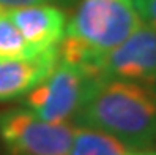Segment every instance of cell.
<instances>
[{
	"instance_id": "6da1fadb",
	"label": "cell",
	"mask_w": 156,
	"mask_h": 155,
	"mask_svg": "<svg viewBox=\"0 0 156 155\" xmlns=\"http://www.w3.org/2000/svg\"><path fill=\"white\" fill-rule=\"evenodd\" d=\"M74 125L106 131L134 150L156 149V84L99 81L77 113Z\"/></svg>"
},
{
	"instance_id": "7a4b0ae2",
	"label": "cell",
	"mask_w": 156,
	"mask_h": 155,
	"mask_svg": "<svg viewBox=\"0 0 156 155\" xmlns=\"http://www.w3.org/2000/svg\"><path fill=\"white\" fill-rule=\"evenodd\" d=\"M142 24L134 0H80L58 44V57L98 75L101 59Z\"/></svg>"
},
{
	"instance_id": "3957f363",
	"label": "cell",
	"mask_w": 156,
	"mask_h": 155,
	"mask_svg": "<svg viewBox=\"0 0 156 155\" xmlns=\"http://www.w3.org/2000/svg\"><path fill=\"white\" fill-rule=\"evenodd\" d=\"M103 81L95 71L58 57L52 71L24 95V106L36 117L54 124H74L95 86Z\"/></svg>"
},
{
	"instance_id": "277c9868",
	"label": "cell",
	"mask_w": 156,
	"mask_h": 155,
	"mask_svg": "<svg viewBox=\"0 0 156 155\" xmlns=\"http://www.w3.org/2000/svg\"><path fill=\"white\" fill-rule=\"evenodd\" d=\"M74 127L46 122L25 108L0 114V138L11 155H69Z\"/></svg>"
},
{
	"instance_id": "5b68a950",
	"label": "cell",
	"mask_w": 156,
	"mask_h": 155,
	"mask_svg": "<svg viewBox=\"0 0 156 155\" xmlns=\"http://www.w3.org/2000/svg\"><path fill=\"white\" fill-rule=\"evenodd\" d=\"M101 79L156 84V29L142 24L98 63Z\"/></svg>"
},
{
	"instance_id": "8992f818",
	"label": "cell",
	"mask_w": 156,
	"mask_h": 155,
	"mask_svg": "<svg viewBox=\"0 0 156 155\" xmlns=\"http://www.w3.org/2000/svg\"><path fill=\"white\" fill-rule=\"evenodd\" d=\"M10 19L32 46L44 52L58 48L66 32V14L54 5H32L6 10Z\"/></svg>"
},
{
	"instance_id": "52a82bcc",
	"label": "cell",
	"mask_w": 156,
	"mask_h": 155,
	"mask_svg": "<svg viewBox=\"0 0 156 155\" xmlns=\"http://www.w3.org/2000/svg\"><path fill=\"white\" fill-rule=\"evenodd\" d=\"M58 60V48L32 57L0 62V101L27 95L52 71Z\"/></svg>"
},
{
	"instance_id": "ba28073f",
	"label": "cell",
	"mask_w": 156,
	"mask_h": 155,
	"mask_svg": "<svg viewBox=\"0 0 156 155\" xmlns=\"http://www.w3.org/2000/svg\"><path fill=\"white\" fill-rule=\"evenodd\" d=\"M136 150L112 135L91 127L76 125L69 155H133Z\"/></svg>"
},
{
	"instance_id": "9c48e42d",
	"label": "cell",
	"mask_w": 156,
	"mask_h": 155,
	"mask_svg": "<svg viewBox=\"0 0 156 155\" xmlns=\"http://www.w3.org/2000/svg\"><path fill=\"white\" fill-rule=\"evenodd\" d=\"M36 54L40 52L22 36L6 10H0V62L32 57Z\"/></svg>"
},
{
	"instance_id": "30bf717a",
	"label": "cell",
	"mask_w": 156,
	"mask_h": 155,
	"mask_svg": "<svg viewBox=\"0 0 156 155\" xmlns=\"http://www.w3.org/2000/svg\"><path fill=\"white\" fill-rule=\"evenodd\" d=\"M142 22L156 29V0H134Z\"/></svg>"
},
{
	"instance_id": "8fae6325",
	"label": "cell",
	"mask_w": 156,
	"mask_h": 155,
	"mask_svg": "<svg viewBox=\"0 0 156 155\" xmlns=\"http://www.w3.org/2000/svg\"><path fill=\"white\" fill-rule=\"evenodd\" d=\"M54 2H60V0H0V8L2 10H14V8L32 5H52Z\"/></svg>"
},
{
	"instance_id": "7c38bea8",
	"label": "cell",
	"mask_w": 156,
	"mask_h": 155,
	"mask_svg": "<svg viewBox=\"0 0 156 155\" xmlns=\"http://www.w3.org/2000/svg\"><path fill=\"white\" fill-rule=\"evenodd\" d=\"M133 155H156V149H145V150H136Z\"/></svg>"
}]
</instances>
